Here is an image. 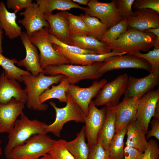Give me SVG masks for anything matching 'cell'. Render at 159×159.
I'll return each mask as SVG.
<instances>
[{"label":"cell","mask_w":159,"mask_h":159,"mask_svg":"<svg viewBox=\"0 0 159 159\" xmlns=\"http://www.w3.org/2000/svg\"><path fill=\"white\" fill-rule=\"evenodd\" d=\"M76 135L73 140L66 142V147L75 159H88L90 150L85 141V125Z\"/></svg>","instance_id":"cell-27"},{"label":"cell","mask_w":159,"mask_h":159,"mask_svg":"<svg viewBox=\"0 0 159 159\" xmlns=\"http://www.w3.org/2000/svg\"><path fill=\"white\" fill-rule=\"evenodd\" d=\"M107 110L106 106L98 108L92 100L90 104L88 113L85 117L84 123L86 138L90 150L97 143L98 134L104 123Z\"/></svg>","instance_id":"cell-11"},{"label":"cell","mask_w":159,"mask_h":159,"mask_svg":"<svg viewBox=\"0 0 159 159\" xmlns=\"http://www.w3.org/2000/svg\"><path fill=\"white\" fill-rule=\"evenodd\" d=\"M126 146L133 148L143 153L148 144L144 132L136 120L127 125Z\"/></svg>","instance_id":"cell-24"},{"label":"cell","mask_w":159,"mask_h":159,"mask_svg":"<svg viewBox=\"0 0 159 159\" xmlns=\"http://www.w3.org/2000/svg\"><path fill=\"white\" fill-rule=\"evenodd\" d=\"M85 14L100 19L109 29L119 22L123 19L116 6V0L109 3L91 0L88 4Z\"/></svg>","instance_id":"cell-9"},{"label":"cell","mask_w":159,"mask_h":159,"mask_svg":"<svg viewBox=\"0 0 159 159\" xmlns=\"http://www.w3.org/2000/svg\"><path fill=\"white\" fill-rule=\"evenodd\" d=\"M55 141L47 134L35 135L14 148L6 157L7 159H38L49 153Z\"/></svg>","instance_id":"cell-5"},{"label":"cell","mask_w":159,"mask_h":159,"mask_svg":"<svg viewBox=\"0 0 159 159\" xmlns=\"http://www.w3.org/2000/svg\"><path fill=\"white\" fill-rule=\"evenodd\" d=\"M109 149H105L99 143L90 150L88 159H110Z\"/></svg>","instance_id":"cell-40"},{"label":"cell","mask_w":159,"mask_h":159,"mask_svg":"<svg viewBox=\"0 0 159 159\" xmlns=\"http://www.w3.org/2000/svg\"><path fill=\"white\" fill-rule=\"evenodd\" d=\"M139 99L138 96L123 98L121 102L114 107L116 119L115 133L130 122L136 120Z\"/></svg>","instance_id":"cell-17"},{"label":"cell","mask_w":159,"mask_h":159,"mask_svg":"<svg viewBox=\"0 0 159 159\" xmlns=\"http://www.w3.org/2000/svg\"><path fill=\"white\" fill-rule=\"evenodd\" d=\"M159 84V70L141 78L128 77L127 87L124 98L138 96L140 98L146 93L154 90Z\"/></svg>","instance_id":"cell-14"},{"label":"cell","mask_w":159,"mask_h":159,"mask_svg":"<svg viewBox=\"0 0 159 159\" xmlns=\"http://www.w3.org/2000/svg\"><path fill=\"white\" fill-rule=\"evenodd\" d=\"M134 55L144 59L150 64L151 68L150 73L159 70V49H153L146 54L139 52Z\"/></svg>","instance_id":"cell-37"},{"label":"cell","mask_w":159,"mask_h":159,"mask_svg":"<svg viewBox=\"0 0 159 159\" xmlns=\"http://www.w3.org/2000/svg\"><path fill=\"white\" fill-rule=\"evenodd\" d=\"M66 14L71 36L88 35L87 26L80 15H75L67 11H66Z\"/></svg>","instance_id":"cell-33"},{"label":"cell","mask_w":159,"mask_h":159,"mask_svg":"<svg viewBox=\"0 0 159 159\" xmlns=\"http://www.w3.org/2000/svg\"><path fill=\"white\" fill-rule=\"evenodd\" d=\"M25 104L14 98L0 103V133H8L11 131L18 117L23 112Z\"/></svg>","instance_id":"cell-15"},{"label":"cell","mask_w":159,"mask_h":159,"mask_svg":"<svg viewBox=\"0 0 159 159\" xmlns=\"http://www.w3.org/2000/svg\"><path fill=\"white\" fill-rule=\"evenodd\" d=\"M159 156V148L157 142L155 140L150 139L143 152L142 159H158Z\"/></svg>","instance_id":"cell-39"},{"label":"cell","mask_w":159,"mask_h":159,"mask_svg":"<svg viewBox=\"0 0 159 159\" xmlns=\"http://www.w3.org/2000/svg\"><path fill=\"white\" fill-rule=\"evenodd\" d=\"M72 1L74 2H75L79 3V4L87 5L90 1L89 0H72Z\"/></svg>","instance_id":"cell-47"},{"label":"cell","mask_w":159,"mask_h":159,"mask_svg":"<svg viewBox=\"0 0 159 159\" xmlns=\"http://www.w3.org/2000/svg\"><path fill=\"white\" fill-rule=\"evenodd\" d=\"M135 16L127 19L128 27L145 32L151 28H159V13L149 9L136 10Z\"/></svg>","instance_id":"cell-20"},{"label":"cell","mask_w":159,"mask_h":159,"mask_svg":"<svg viewBox=\"0 0 159 159\" xmlns=\"http://www.w3.org/2000/svg\"><path fill=\"white\" fill-rule=\"evenodd\" d=\"M19 14L23 16L24 18L19 19L18 22L24 26L26 34L29 37L34 32L45 27H49V24L45 19L44 14L37 3H32L25 11L20 12Z\"/></svg>","instance_id":"cell-16"},{"label":"cell","mask_w":159,"mask_h":159,"mask_svg":"<svg viewBox=\"0 0 159 159\" xmlns=\"http://www.w3.org/2000/svg\"><path fill=\"white\" fill-rule=\"evenodd\" d=\"M151 129L148 131L146 134V140L149 139L152 136L155 137L159 140V120L154 119L150 121Z\"/></svg>","instance_id":"cell-44"},{"label":"cell","mask_w":159,"mask_h":159,"mask_svg":"<svg viewBox=\"0 0 159 159\" xmlns=\"http://www.w3.org/2000/svg\"><path fill=\"white\" fill-rule=\"evenodd\" d=\"M66 142L63 139L56 140L48 153L53 159H75L67 149Z\"/></svg>","instance_id":"cell-35"},{"label":"cell","mask_w":159,"mask_h":159,"mask_svg":"<svg viewBox=\"0 0 159 159\" xmlns=\"http://www.w3.org/2000/svg\"><path fill=\"white\" fill-rule=\"evenodd\" d=\"M107 82L106 79H102L99 81H94L91 86L86 88L70 84L66 94L80 107L87 116L92 99L96 96L99 91Z\"/></svg>","instance_id":"cell-12"},{"label":"cell","mask_w":159,"mask_h":159,"mask_svg":"<svg viewBox=\"0 0 159 159\" xmlns=\"http://www.w3.org/2000/svg\"><path fill=\"white\" fill-rule=\"evenodd\" d=\"M128 26L127 19H123L108 29L103 36L101 42L107 45L111 43L127 30Z\"/></svg>","instance_id":"cell-34"},{"label":"cell","mask_w":159,"mask_h":159,"mask_svg":"<svg viewBox=\"0 0 159 159\" xmlns=\"http://www.w3.org/2000/svg\"><path fill=\"white\" fill-rule=\"evenodd\" d=\"M36 2L44 14L52 13L56 9L65 11L75 8L85 11L87 9L80 6L71 0H37Z\"/></svg>","instance_id":"cell-28"},{"label":"cell","mask_w":159,"mask_h":159,"mask_svg":"<svg viewBox=\"0 0 159 159\" xmlns=\"http://www.w3.org/2000/svg\"><path fill=\"white\" fill-rule=\"evenodd\" d=\"M80 16L87 26L88 36L94 37L101 41L108 28L96 17L83 14Z\"/></svg>","instance_id":"cell-32"},{"label":"cell","mask_w":159,"mask_h":159,"mask_svg":"<svg viewBox=\"0 0 159 159\" xmlns=\"http://www.w3.org/2000/svg\"><path fill=\"white\" fill-rule=\"evenodd\" d=\"M157 37L153 34L131 28L116 39L107 45L108 48L117 53L134 54L140 51L147 52L153 47Z\"/></svg>","instance_id":"cell-1"},{"label":"cell","mask_w":159,"mask_h":159,"mask_svg":"<svg viewBox=\"0 0 159 159\" xmlns=\"http://www.w3.org/2000/svg\"><path fill=\"white\" fill-rule=\"evenodd\" d=\"M71 45L86 50H90L97 54H103L111 52L106 44L90 36L71 35Z\"/></svg>","instance_id":"cell-26"},{"label":"cell","mask_w":159,"mask_h":159,"mask_svg":"<svg viewBox=\"0 0 159 159\" xmlns=\"http://www.w3.org/2000/svg\"><path fill=\"white\" fill-rule=\"evenodd\" d=\"M116 121L114 108L107 107L105 120L97 138V143L105 149H109L115 134Z\"/></svg>","instance_id":"cell-25"},{"label":"cell","mask_w":159,"mask_h":159,"mask_svg":"<svg viewBox=\"0 0 159 159\" xmlns=\"http://www.w3.org/2000/svg\"><path fill=\"white\" fill-rule=\"evenodd\" d=\"M12 98L25 104L26 95L19 82L6 76L4 71L0 75V103L7 102Z\"/></svg>","instance_id":"cell-21"},{"label":"cell","mask_w":159,"mask_h":159,"mask_svg":"<svg viewBox=\"0 0 159 159\" xmlns=\"http://www.w3.org/2000/svg\"><path fill=\"white\" fill-rule=\"evenodd\" d=\"M125 68L145 69L150 72L151 66L144 59L133 54L117 55L109 57L102 63L98 72L102 75L110 71Z\"/></svg>","instance_id":"cell-10"},{"label":"cell","mask_w":159,"mask_h":159,"mask_svg":"<svg viewBox=\"0 0 159 159\" xmlns=\"http://www.w3.org/2000/svg\"><path fill=\"white\" fill-rule=\"evenodd\" d=\"M44 15L49 25V33L62 42L71 45V36L66 11Z\"/></svg>","instance_id":"cell-18"},{"label":"cell","mask_w":159,"mask_h":159,"mask_svg":"<svg viewBox=\"0 0 159 159\" xmlns=\"http://www.w3.org/2000/svg\"><path fill=\"white\" fill-rule=\"evenodd\" d=\"M159 101V88L146 93L138 100L136 120L146 134Z\"/></svg>","instance_id":"cell-13"},{"label":"cell","mask_w":159,"mask_h":159,"mask_svg":"<svg viewBox=\"0 0 159 159\" xmlns=\"http://www.w3.org/2000/svg\"><path fill=\"white\" fill-rule=\"evenodd\" d=\"M20 37L26 50V56L24 59L18 61L17 64L18 66L25 67L32 74L37 76L44 71L40 64L37 48L32 42L25 32H23Z\"/></svg>","instance_id":"cell-19"},{"label":"cell","mask_w":159,"mask_h":159,"mask_svg":"<svg viewBox=\"0 0 159 159\" xmlns=\"http://www.w3.org/2000/svg\"><path fill=\"white\" fill-rule=\"evenodd\" d=\"M18 62L15 59L7 58L0 52V66L3 68L5 75L9 78L15 79L19 82H22L23 75L31 73L16 66L15 64Z\"/></svg>","instance_id":"cell-30"},{"label":"cell","mask_w":159,"mask_h":159,"mask_svg":"<svg viewBox=\"0 0 159 159\" xmlns=\"http://www.w3.org/2000/svg\"><path fill=\"white\" fill-rule=\"evenodd\" d=\"M49 27H44L33 33L30 37L39 51V63L43 69L49 66L70 64L65 57L54 48L49 39Z\"/></svg>","instance_id":"cell-6"},{"label":"cell","mask_w":159,"mask_h":159,"mask_svg":"<svg viewBox=\"0 0 159 159\" xmlns=\"http://www.w3.org/2000/svg\"><path fill=\"white\" fill-rule=\"evenodd\" d=\"M13 127L8 133V141L4 149L6 156L15 147L23 144L32 136L39 134H47V125L45 122L36 119L31 120L24 114L20 115Z\"/></svg>","instance_id":"cell-3"},{"label":"cell","mask_w":159,"mask_h":159,"mask_svg":"<svg viewBox=\"0 0 159 159\" xmlns=\"http://www.w3.org/2000/svg\"><path fill=\"white\" fill-rule=\"evenodd\" d=\"M102 62H95L86 65L64 64L47 67L43 73L45 75L54 76L64 75L70 84L74 85L80 81L85 79L97 80L102 75L98 70Z\"/></svg>","instance_id":"cell-4"},{"label":"cell","mask_w":159,"mask_h":159,"mask_svg":"<svg viewBox=\"0 0 159 159\" xmlns=\"http://www.w3.org/2000/svg\"><path fill=\"white\" fill-rule=\"evenodd\" d=\"M57 85H52L50 88L46 90L40 96L39 101L42 104L47 100L52 99H58L60 102L67 103L68 98L66 92L70 84L67 77H64Z\"/></svg>","instance_id":"cell-29"},{"label":"cell","mask_w":159,"mask_h":159,"mask_svg":"<svg viewBox=\"0 0 159 159\" xmlns=\"http://www.w3.org/2000/svg\"><path fill=\"white\" fill-rule=\"evenodd\" d=\"M53 45L54 48L65 57L70 64L73 65H86L95 62H103L110 57L125 54L126 53H117L113 52L103 54H77L67 52L58 46Z\"/></svg>","instance_id":"cell-22"},{"label":"cell","mask_w":159,"mask_h":159,"mask_svg":"<svg viewBox=\"0 0 159 159\" xmlns=\"http://www.w3.org/2000/svg\"><path fill=\"white\" fill-rule=\"evenodd\" d=\"M16 13L9 11L4 2L0 1V25L11 39L20 37L22 33L21 27L16 23Z\"/></svg>","instance_id":"cell-23"},{"label":"cell","mask_w":159,"mask_h":159,"mask_svg":"<svg viewBox=\"0 0 159 159\" xmlns=\"http://www.w3.org/2000/svg\"><path fill=\"white\" fill-rule=\"evenodd\" d=\"M135 0H116V6L123 19H127L135 16L132 6Z\"/></svg>","instance_id":"cell-38"},{"label":"cell","mask_w":159,"mask_h":159,"mask_svg":"<svg viewBox=\"0 0 159 159\" xmlns=\"http://www.w3.org/2000/svg\"><path fill=\"white\" fill-rule=\"evenodd\" d=\"M128 80L127 74L125 73L106 83L93 100L94 104L97 107L103 105L107 107H115L120 103V99L126 91Z\"/></svg>","instance_id":"cell-8"},{"label":"cell","mask_w":159,"mask_h":159,"mask_svg":"<svg viewBox=\"0 0 159 159\" xmlns=\"http://www.w3.org/2000/svg\"><path fill=\"white\" fill-rule=\"evenodd\" d=\"M0 25V52L1 53H3L2 44V39L3 37V35L4 33Z\"/></svg>","instance_id":"cell-46"},{"label":"cell","mask_w":159,"mask_h":159,"mask_svg":"<svg viewBox=\"0 0 159 159\" xmlns=\"http://www.w3.org/2000/svg\"><path fill=\"white\" fill-rule=\"evenodd\" d=\"M38 159H53L49 154H47L41 157Z\"/></svg>","instance_id":"cell-48"},{"label":"cell","mask_w":159,"mask_h":159,"mask_svg":"<svg viewBox=\"0 0 159 159\" xmlns=\"http://www.w3.org/2000/svg\"><path fill=\"white\" fill-rule=\"evenodd\" d=\"M153 117L155 119L159 120V101L156 105Z\"/></svg>","instance_id":"cell-45"},{"label":"cell","mask_w":159,"mask_h":159,"mask_svg":"<svg viewBox=\"0 0 159 159\" xmlns=\"http://www.w3.org/2000/svg\"><path fill=\"white\" fill-rule=\"evenodd\" d=\"M49 37L50 41L53 44L58 46L68 52L77 54H97L93 50L84 49L78 47L64 43L49 33Z\"/></svg>","instance_id":"cell-36"},{"label":"cell","mask_w":159,"mask_h":159,"mask_svg":"<svg viewBox=\"0 0 159 159\" xmlns=\"http://www.w3.org/2000/svg\"><path fill=\"white\" fill-rule=\"evenodd\" d=\"M68 101L65 106L62 108L57 107L56 104L52 101L49 104L54 109L56 117L54 122L47 125L46 129V134L52 133L59 137L64 125L70 121L84 123L86 116L80 107L66 94Z\"/></svg>","instance_id":"cell-7"},{"label":"cell","mask_w":159,"mask_h":159,"mask_svg":"<svg viewBox=\"0 0 159 159\" xmlns=\"http://www.w3.org/2000/svg\"><path fill=\"white\" fill-rule=\"evenodd\" d=\"M65 76L46 75L42 72L37 76L32 74L22 76V82L25 85L24 89L26 95V106L30 109L38 111H46L48 107L46 104H41L39 98L41 95L51 86L57 84Z\"/></svg>","instance_id":"cell-2"},{"label":"cell","mask_w":159,"mask_h":159,"mask_svg":"<svg viewBox=\"0 0 159 159\" xmlns=\"http://www.w3.org/2000/svg\"><path fill=\"white\" fill-rule=\"evenodd\" d=\"M6 2L8 8L12 9L16 13L26 9L32 3V0H7Z\"/></svg>","instance_id":"cell-42"},{"label":"cell","mask_w":159,"mask_h":159,"mask_svg":"<svg viewBox=\"0 0 159 159\" xmlns=\"http://www.w3.org/2000/svg\"><path fill=\"white\" fill-rule=\"evenodd\" d=\"M127 125L115 133L109 145L110 159H124V139L126 134Z\"/></svg>","instance_id":"cell-31"},{"label":"cell","mask_w":159,"mask_h":159,"mask_svg":"<svg viewBox=\"0 0 159 159\" xmlns=\"http://www.w3.org/2000/svg\"><path fill=\"white\" fill-rule=\"evenodd\" d=\"M133 5L134 9L136 10L149 9L159 13V0H136Z\"/></svg>","instance_id":"cell-41"},{"label":"cell","mask_w":159,"mask_h":159,"mask_svg":"<svg viewBox=\"0 0 159 159\" xmlns=\"http://www.w3.org/2000/svg\"><path fill=\"white\" fill-rule=\"evenodd\" d=\"M143 153L133 148L126 146L124 148V159H142Z\"/></svg>","instance_id":"cell-43"}]
</instances>
